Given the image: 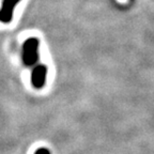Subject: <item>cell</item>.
Returning a JSON list of instances; mask_svg holds the SVG:
<instances>
[{"instance_id":"obj_1","label":"cell","mask_w":154,"mask_h":154,"mask_svg":"<svg viewBox=\"0 0 154 154\" xmlns=\"http://www.w3.org/2000/svg\"><path fill=\"white\" fill-rule=\"evenodd\" d=\"M38 41L36 38H28L24 44L23 60L28 66L33 65L38 61Z\"/></svg>"},{"instance_id":"obj_2","label":"cell","mask_w":154,"mask_h":154,"mask_svg":"<svg viewBox=\"0 0 154 154\" xmlns=\"http://www.w3.org/2000/svg\"><path fill=\"white\" fill-rule=\"evenodd\" d=\"M46 72H47V69H46L45 65H38V66H35L33 69L31 80L34 88L40 89L45 85Z\"/></svg>"},{"instance_id":"obj_3","label":"cell","mask_w":154,"mask_h":154,"mask_svg":"<svg viewBox=\"0 0 154 154\" xmlns=\"http://www.w3.org/2000/svg\"><path fill=\"white\" fill-rule=\"evenodd\" d=\"M19 0H5L2 5V9L0 11V20L3 23H9L12 19V13L14 5Z\"/></svg>"},{"instance_id":"obj_4","label":"cell","mask_w":154,"mask_h":154,"mask_svg":"<svg viewBox=\"0 0 154 154\" xmlns=\"http://www.w3.org/2000/svg\"><path fill=\"white\" fill-rule=\"evenodd\" d=\"M35 154H51V153H49V151L46 150V149H40V150L36 151Z\"/></svg>"}]
</instances>
